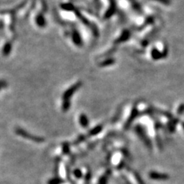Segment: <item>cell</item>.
<instances>
[{"label": "cell", "mask_w": 184, "mask_h": 184, "mask_svg": "<svg viewBox=\"0 0 184 184\" xmlns=\"http://www.w3.org/2000/svg\"><path fill=\"white\" fill-rule=\"evenodd\" d=\"M15 132L17 135L20 136V137L25 138L27 140H32L36 143H43L45 141V139L40 137H37V136H35L33 134H29L28 132H27L26 131L23 130V128H16L15 130Z\"/></svg>", "instance_id": "1"}, {"label": "cell", "mask_w": 184, "mask_h": 184, "mask_svg": "<svg viewBox=\"0 0 184 184\" xmlns=\"http://www.w3.org/2000/svg\"><path fill=\"white\" fill-rule=\"evenodd\" d=\"M82 82H78L74 84V85H71L69 89L66 90L62 95L63 101H70V99H71V98L72 97V95L82 87Z\"/></svg>", "instance_id": "2"}, {"label": "cell", "mask_w": 184, "mask_h": 184, "mask_svg": "<svg viewBox=\"0 0 184 184\" xmlns=\"http://www.w3.org/2000/svg\"><path fill=\"white\" fill-rule=\"evenodd\" d=\"M72 40L76 45H77V46L82 45V39H81L80 35H79V33L77 32V30H75V29L73 31Z\"/></svg>", "instance_id": "3"}, {"label": "cell", "mask_w": 184, "mask_h": 184, "mask_svg": "<svg viewBox=\"0 0 184 184\" xmlns=\"http://www.w3.org/2000/svg\"><path fill=\"white\" fill-rule=\"evenodd\" d=\"M36 23L38 25V26L41 27V28H44V27H45L46 21L45 19V17H44L43 14L40 13L36 16Z\"/></svg>", "instance_id": "4"}, {"label": "cell", "mask_w": 184, "mask_h": 184, "mask_svg": "<svg viewBox=\"0 0 184 184\" xmlns=\"http://www.w3.org/2000/svg\"><path fill=\"white\" fill-rule=\"evenodd\" d=\"M150 178L154 179V180H165L168 179V176L166 175V174H158V173L152 172L151 174H150Z\"/></svg>", "instance_id": "5"}, {"label": "cell", "mask_w": 184, "mask_h": 184, "mask_svg": "<svg viewBox=\"0 0 184 184\" xmlns=\"http://www.w3.org/2000/svg\"><path fill=\"white\" fill-rule=\"evenodd\" d=\"M12 42H7L6 44H5V45L3 46L2 55H4L5 57L8 56V55H9V53L11 52V51H12Z\"/></svg>", "instance_id": "6"}, {"label": "cell", "mask_w": 184, "mask_h": 184, "mask_svg": "<svg viewBox=\"0 0 184 184\" xmlns=\"http://www.w3.org/2000/svg\"><path fill=\"white\" fill-rule=\"evenodd\" d=\"M79 122H80L81 125H82L83 128H87L88 126V119L87 117V116L85 115H81L80 117H79Z\"/></svg>", "instance_id": "7"}, {"label": "cell", "mask_w": 184, "mask_h": 184, "mask_svg": "<svg viewBox=\"0 0 184 184\" xmlns=\"http://www.w3.org/2000/svg\"><path fill=\"white\" fill-rule=\"evenodd\" d=\"M65 181L61 178L59 177H55V178H52L48 181V184H62L64 183Z\"/></svg>", "instance_id": "8"}, {"label": "cell", "mask_w": 184, "mask_h": 184, "mask_svg": "<svg viewBox=\"0 0 184 184\" xmlns=\"http://www.w3.org/2000/svg\"><path fill=\"white\" fill-rule=\"evenodd\" d=\"M101 130H102V127H101V126H97V127H95L94 128H93V129H92L91 131H90V132H89V135H91V136L96 135V134H98V133L101 132Z\"/></svg>", "instance_id": "9"}, {"label": "cell", "mask_w": 184, "mask_h": 184, "mask_svg": "<svg viewBox=\"0 0 184 184\" xmlns=\"http://www.w3.org/2000/svg\"><path fill=\"white\" fill-rule=\"evenodd\" d=\"M61 7L64 10L66 11H74V7L73 6V5L69 4V3H65V4H62L61 6Z\"/></svg>", "instance_id": "10"}, {"label": "cell", "mask_w": 184, "mask_h": 184, "mask_svg": "<svg viewBox=\"0 0 184 184\" xmlns=\"http://www.w3.org/2000/svg\"><path fill=\"white\" fill-rule=\"evenodd\" d=\"M62 151L65 154H68L70 151V147H69V143L65 142L64 144H62Z\"/></svg>", "instance_id": "11"}, {"label": "cell", "mask_w": 184, "mask_h": 184, "mask_svg": "<svg viewBox=\"0 0 184 184\" xmlns=\"http://www.w3.org/2000/svg\"><path fill=\"white\" fill-rule=\"evenodd\" d=\"M73 174H74V177L77 179H80L81 177H82V172L81 171V169H74V172H73Z\"/></svg>", "instance_id": "12"}, {"label": "cell", "mask_w": 184, "mask_h": 184, "mask_svg": "<svg viewBox=\"0 0 184 184\" xmlns=\"http://www.w3.org/2000/svg\"><path fill=\"white\" fill-rule=\"evenodd\" d=\"M7 87V82L5 81H0V90Z\"/></svg>", "instance_id": "13"}, {"label": "cell", "mask_w": 184, "mask_h": 184, "mask_svg": "<svg viewBox=\"0 0 184 184\" xmlns=\"http://www.w3.org/2000/svg\"><path fill=\"white\" fill-rule=\"evenodd\" d=\"M100 184H107V179L106 177H102L99 181Z\"/></svg>", "instance_id": "14"}, {"label": "cell", "mask_w": 184, "mask_h": 184, "mask_svg": "<svg viewBox=\"0 0 184 184\" xmlns=\"http://www.w3.org/2000/svg\"><path fill=\"white\" fill-rule=\"evenodd\" d=\"M157 1H159L162 3H164V4H167V3H169V0H157Z\"/></svg>", "instance_id": "15"}, {"label": "cell", "mask_w": 184, "mask_h": 184, "mask_svg": "<svg viewBox=\"0 0 184 184\" xmlns=\"http://www.w3.org/2000/svg\"><path fill=\"white\" fill-rule=\"evenodd\" d=\"M3 28V23H2V22H0V28Z\"/></svg>", "instance_id": "16"}, {"label": "cell", "mask_w": 184, "mask_h": 184, "mask_svg": "<svg viewBox=\"0 0 184 184\" xmlns=\"http://www.w3.org/2000/svg\"><path fill=\"white\" fill-rule=\"evenodd\" d=\"M183 128H184V124H183Z\"/></svg>", "instance_id": "17"}]
</instances>
